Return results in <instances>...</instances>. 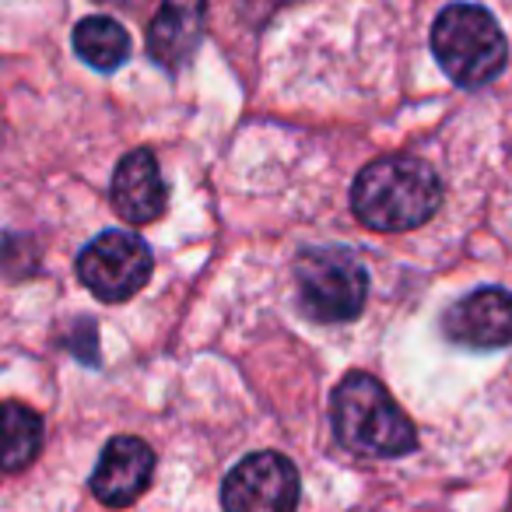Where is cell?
Here are the masks:
<instances>
[{"instance_id":"1","label":"cell","mask_w":512,"mask_h":512,"mask_svg":"<svg viewBox=\"0 0 512 512\" xmlns=\"http://www.w3.org/2000/svg\"><path fill=\"white\" fill-rule=\"evenodd\" d=\"M442 204V183L432 165L411 155L376 158L358 172L351 186V207L365 228L411 232L421 228Z\"/></svg>"},{"instance_id":"2","label":"cell","mask_w":512,"mask_h":512,"mask_svg":"<svg viewBox=\"0 0 512 512\" xmlns=\"http://www.w3.org/2000/svg\"><path fill=\"white\" fill-rule=\"evenodd\" d=\"M334 432L358 456H404L418 446L414 421L397 407L379 379L351 372L334 390Z\"/></svg>"},{"instance_id":"3","label":"cell","mask_w":512,"mask_h":512,"mask_svg":"<svg viewBox=\"0 0 512 512\" xmlns=\"http://www.w3.org/2000/svg\"><path fill=\"white\" fill-rule=\"evenodd\" d=\"M432 53L456 85L481 88L502 74L509 60V43L484 8L449 4L432 25Z\"/></svg>"},{"instance_id":"4","label":"cell","mask_w":512,"mask_h":512,"mask_svg":"<svg viewBox=\"0 0 512 512\" xmlns=\"http://www.w3.org/2000/svg\"><path fill=\"white\" fill-rule=\"evenodd\" d=\"M295 292L302 313L316 323L355 320L369 299V274L348 249H302L295 260Z\"/></svg>"},{"instance_id":"5","label":"cell","mask_w":512,"mask_h":512,"mask_svg":"<svg viewBox=\"0 0 512 512\" xmlns=\"http://www.w3.org/2000/svg\"><path fill=\"white\" fill-rule=\"evenodd\" d=\"M151 249L141 235L109 228L95 235L78 256V278L95 299L102 302H127L148 285L151 278Z\"/></svg>"},{"instance_id":"6","label":"cell","mask_w":512,"mask_h":512,"mask_svg":"<svg viewBox=\"0 0 512 512\" xmlns=\"http://www.w3.org/2000/svg\"><path fill=\"white\" fill-rule=\"evenodd\" d=\"M221 505L225 512H295L299 470L285 453H274V449L246 456L225 477Z\"/></svg>"},{"instance_id":"7","label":"cell","mask_w":512,"mask_h":512,"mask_svg":"<svg viewBox=\"0 0 512 512\" xmlns=\"http://www.w3.org/2000/svg\"><path fill=\"white\" fill-rule=\"evenodd\" d=\"M155 474V453L137 435H116L106 442L92 474V495L106 509H127L148 491Z\"/></svg>"},{"instance_id":"8","label":"cell","mask_w":512,"mask_h":512,"mask_svg":"<svg viewBox=\"0 0 512 512\" xmlns=\"http://www.w3.org/2000/svg\"><path fill=\"white\" fill-rule=\"evenodd\" d=\"M442 330L449 341L463 344V348H505L512 344V295L505 288H477L467 299L449 306Z\"/></svg>"},{"instance_id":"9","label":"cell","mask_w":512,"mask_h":512,"mask_svg":"<svg viewBox=\"0 0 512 512\" xmlns=\"http://www.w3.org/2000/svg\"><path fill=\"white\" fill-rule=\"evenodd\" d=\"M109 197H113L116 214L123 221H130V225H148V221L162 218L169 186H165L162 169H158V158L148 148L123 155L113 172Z\"/></svg>"},{"instance_id":"10","label":"cell","mask_w":512,"mask_h":512,"mask_svg":"<svg viewBox=\"0 0 512 512\" xmlns=\"http://www.w3.org/2000/svg\"><path fill=\"white\" fill-rule=\"evenodd\" d=\"M207 0H165L148 25V53L158 67L179 71L204 39Z\"/></svg>"},{"instance_id":"11","label":"cell","mask_w":512,"mask_h":512,"mask_svg":"<svg viewBox=\"0 0 512 512\" xmlns=\"http://www.w3.org/2000/svg\"><path fill=\"white\" fill-rule=\"evenodd\" d=\"M43 453V418L18 400H0V474H18Z\"/></svg>"},{"instance_id":"12","label":"cell","mask_w":512,"mask_h":512,"mask_svg":"<svg viewBox=\"0 0 512 512\" xmlns=\"http://www.w3.org/2000/svg\"><path fill=\"white\" fill-rule=\"evenodd\" d=\"M74 53L85 60L88 67L109 74L116 67L127 64L130 57V36L120 22L113 18H85V22L74 25Z\"/></svg>"},{"instance_id":"13","label":"cell","mask_w":512,"mask_h":512,"mask_svg":"<svg viewBox=\"0 0 512 512\" xmlns=\"http://www.w3.org/2000/svg\"><path fill=\"white\" fill-rule=\"evenodd\" d=\"M99 4H123V0H99Z\"/></svg>"}]
</instances>
